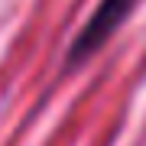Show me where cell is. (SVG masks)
<instances>
[{
    "instance_id": "1",
    "label": "cell",
    "mask_w": 146,
    "mask_h": 146,
    "mask_svg": "<svg viewBox=\"0 0 146 146\" xmlns=\"http://www.w3.org/2000/svg\"><path fill=\"white\" fill-rule=\"evenodd\" d=\"M140 0H101L98 10L91 13V20L81 26V33L72 39V49H68V65H81L84 58H91L104 42L120 29V23L127 20Z\"/></svg>"
}]
</instances>
